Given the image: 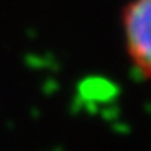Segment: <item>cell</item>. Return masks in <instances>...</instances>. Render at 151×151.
I'll return each mask as SVG.
<instances>
[{
    "label": "cell",
    "instance_id": "obj_1",
    "mask_svg": "<svg viewBox=\"0 0 151 151\" xmlns=\"http://www.w3.org/2000/svg\"><path fill=\"white\" fill-rule=\"evenodd\" d=\"M118 26L131 71L142 80H151V0H126Z\"/></svg>",
    "mask_w": 151,
    "mask_h": 151
}]
</instances>
